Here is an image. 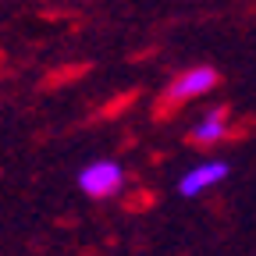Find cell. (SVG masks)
Instances as JSON below:
<instances>
[{
  "label": "cell",
  "mask_w": 256,
  "mask_h": 256,
  "mask_svg": "<svg viewBox=\"0 0 256 256\" xmlns=\"http://www.w3.org/2000/svg\"><path fill=\"white\" fill-rule=\"evenodd\" d=\"M124 182V171L121 164H114V160H96V164H89L82 174H78V188L89 192V196H110V192H118Z\"/></svg>",
  "instance_id": "obj_1"
},
{
  "label": "cell",
  "mask_w": 256,
  "mask_h": 256,
  "mask_svg": "<svg viewBox=\"0 0 256 256\" xmlns=\"http://www.w3.org/2000/svg\"><path fill=\"white\" fill-rule=\"evenodd\" d=\"M228 178V164H220V160H210V164H200V168H192L188 174H182L178 182V192L182 196H200V192L214 188L217 182Z\"/></svg>",
  "instance_id": "obj_2"
},
{
  "label": "cell",
  "mask_w": 256,
  "mask_h": 256,
  "mask_svg": "<svg viewBox=\"0 0 256 256\" xmlns=\"http://www.w3.org/2000/svg\"><path fill=\"white\" fill-rule=\"evenodd\" d=\"M217 86V72L214 68H192V72H185L174 86H171V100H192V96H200V92H206V89H214Z\"/></svg>",
  "instance_id": "obj_3"
},
{
  "label": "cell",
  "mask_w": 256,
  "mask_h": 256,
  "mask_svg": "<svg viewBox=\"0 0 256 256\" xmlns=\"http://www.w3.org/2000/svg\"><path fill=\"white\" fill-rule=\"evenodd\" d=\"M224 136V114L220 110H210L203 121H196V128H192V139L200 142H217Z\"/></svg>",
  "instance_id": "obj_4"
}]
</instances>
